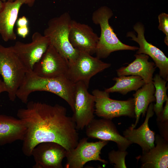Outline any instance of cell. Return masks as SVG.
<instances>
[{"label": "cell", "mask_w": 168, "mask_h": 168, "mask_svg": "<svg viewBox=\"0 0 168 168\" xmlns=\"http://www.w3.org/2000/svg\"><path fill=\"white\" fill-rule=\"evenodd\" d=\"M113 80L115 82L114 85L104 90L109 93L118 92L125 95L129 92L136 91L145 84L142 77L137 75L121 76Z\"/></svg>", "instance_id": "7402d4cb"}, {"label": "cell", "mask_w": 168, "mask_h": 168, "mask_svg": "<svg viewBox=\"0 0 168 168\" xmlns=\"http://www.w3.org/2000/svg\"><path fill=\"white\" fill-rule=\"evenodd\" d=\"M3 2L7 0L12 1L13 0H1ZM25 1V4L27 5L28 7H31L34 5L36 0H24Z\"/></svg>", "instance_id": "f546056e"}, {"label": "cell", "mask_w": 168, "mask_h": 168, "mask_svg": "<svg viewBox=\"0 0 168 168\" xmlns=\"http://www.w3.org/2000/svg\"><path fill=\"white\" fill-rule=\"evenodd\" d=\"M88 138L79 140L77 146L67 152L66 168H82L85 164L91 161H98L105 164L108 162L100 156L102 149L108 141L100 140L89 142Z\"/></svg>", "instance_id": "ba28073f"}, {"label": "cell", "mask_w": 168, "mask_h": 168, "mask_svg": "<svg viewBox=\"0 0 168 168\" xmlns=\"http://www.w3.org/2000/svg\"><path fill=\"white\" fill-rule=\"evenodd\" d=\"M75 87V83L66 75L53 78L43 77L35 74L32 70L28 69L16 96L22 102L26 104L32 93L36 91L50 92L64 100L73 112Z\"/></svg>", "instance_id": "7a4b0ae2"}, {"label": "cell", "mask_w": 168, "mask_h": 168, "mask_svg": "<svg viewBox=\"0 0 168 168\" xmlns=\"http://www.w3.org/2000/svg\"><path fill=\"white\" fill-rule=\"evenodd\" d=\"M28 24V20L25 16H23L19 18L17 21V25L18 27L27 26Z\"/></svg>", "instance_id": "83f0119b"}, {"label": "cell", "mask_w": 168, "mask_h": 168, "mask_svg": "<svg viewBox=\"0 0 168 168\" xmlns=\"http://www.w3.org/2000/svg\"><path fill=\"white\" fill-rule=\"evenodd\" d=\"M26 104L17 112L18 118L27 128L22 147L24 155L31 156L34 148L43 142L58 143L67 152L77 146L79 136L76 124L72 117L67 115L64 107L35 101Z\"/></svg>", "instance_id": "6da1fadb"}, {"label": "cell", "mask_w": 168, "mask_h": 168, "mask_svg": "<svg viewBox=\"0 0 168 168\" xmlns=\"http://www.w3.org/2000/svg\"><path fill=\"white\" fill-rule=\"evenodd\" d=\"M128 154V152L126 150H112L108 154L109 162L114 165L115 168H126L125 158Z\"/></svg>", "instance_id": "cb8c5ba5"}, {"label": "cell", "mask_w": 168, "mask_h": 168, "mask_svg": "<svg viewBox=\"0 0 168 168\" xmlns=\"http://www.w3.org/2000/svg\"><path fill=\"white\" fill-rule=\"evenodd\" d=\"M86 133L88 138L115 142L118 149L122 151H126L132 144L119 133L110 119L94 118L86 127Z\"/></svg>", "instance_id": "8fae6325"}, {"label": "cell", "mask_w": 168, "mask_h": 168, "mask_svg": "<svg viewBox=\"0 0 168 168\" xmlns=\"http://www.w3.org/2000/svg\"><path fill=\"white\" fill-rule=\"evenodd\" d=\"M155 90L152 82L145 83L133 94L136 120L134 124L131 126L133 128H135L141 115L145 117L149 104L156 101Z\"/></svg>", "instance_id": "44dd1931"}, {"label": "cell", "mask_w": 168, "mask_h": 168, "mask_svg": "<svg viewBox=\"0 0 168 168\" xmlns=\"http://www.w3.org/2000/svg\"><path fill=\"white\" fill-rule=\"evenodd\" d=\"M134 30L137 33L136 36L132 31L127 34V36L131 40L138 43L139 48L136 54H143L150 57L154 61L156 67L159 70V75L164 80L168 81V58L162 51L146 40L144 36L145 28L140 22H137L133 26Z\"/></svg>", "instance_id": "30bf717a"}, {"label": "cell", "mask_w": 168, "mask_h": 168, "mask_svg": "<svg viewBox=\"0 0 168 168\" xmlns=\"http://www.w3.org/2000/svg\"><path fill=\"white\" fill-rule=\"evenodd\" d=\"M27 131L25 123L18 118L0 114V145L23 141Z\"/></svg>", "instance_id": "d6986e66"}, {"label": "cell", "mask_w": 168, "mask_h": 168, "mask_svg": "<svg viewBox=\"0 0 168 168\" xmlns=\"http://www.w3.org/2000/svg\"><path fill=\"white\" fill-rule=\"evenodd\" d=\"M152 82L155 89L154 96L156 101L153 105V111L158 117L163 110L164 103L168 100L166 93L168 89V86H166L167 81L157 74L153 77Z\"/></svg>", "instance_id": "603a6c76"}, {"label": "cell", "mask_w": 168, "mask_h": 168, "mask_svg": "<svg viewBox=\"0 0 168 168\" xmlns=\"http://www.w3.org/2000/svg\"><path fill=\"white\" fill-rule=\"evenodd\" d=\"M3 5V2L1 0H0V10L2 8Z\"/></svg>", "instance_id": "4dcf8cb0"}, {"label": "cell", "mask_w": 168, "mask_h": 168, "mask_svg": "<svg viewBox=\"0 0 168 168\" xmlns=\"http://www.w3.org/2000/svg\"><path fill=\"white\" fill-rule=\"evenodd\" d=\"M0 95L2 92H7V89L3 80L0 77Z\"/></svg>", "instance_id": "f1b7e54d"}, {"label": "cell", "mask_w": 168, "mask_h": 168, "mask_svg": "<svg viewBox=\"0 0 168 168\" xmlns=\"http://www.w3.org/2000/svg\"><path fill=\"white\" fill-rule=\"evenodd\" d=\"M72 20L68 13H64L50 19L44 32V35L49 39L50 44L66 59L68 65L75 62L80 53L73 47L69 39Z\"/></svg>", "instance_id": "5b68a950"}, {"label": "cell", "mask_w": 168, "mask_h": 168, "mask_svg": "<svg viewBox=\"0 0 168 168\" xmlns=\"http://www.w3.org/2000/svg\"><path fill=\"white\" fill-rule=\"evenodd\" d=\"M28 70L12 46L6 47L0 44V75L11 101L16 99V92Z\"/></svg>", "instance_id": "277c9868"}, {"label": "cell", "mask_w": 168, "mask_h": 168, "mask_svg": "<svg viewBox=\"0 0 168 168\" xmlns=\"http://www.w3.org/2000/svg\"><path fill=\"white\" fill-rule=\"evenodd\" d=\"M50 44L49 39L38 32L32 35L31 42L16 41L12 46L14 51L28 69L32 70Z\"/></svg>", "instance_id": "7c38bea8"}, {"label": "cell", "mask_w": 168, "mask_h": 168, "mask_svg": "<svg viewBox=\"0 0 168 168\" xmlns=\"http://www.w3.org/2000/svg\"><path fill=\"white\" fill-rule=\"evenodd\" d=\"M92 94L95 97V114L102 118L112 119L122 116L135 118L133 98L120 100L110 98L109 93L98 89Z\"/></svg>", "instance_id": "8992f818"}, {"label": "cell", "mask_w": 168, "mask_h": 168, "mask_svg": "<svg viewBox=\"0 0 168 168\" xmlns=\"http://www.w3.org/2000/svg\"><path fill=\"white\" fill-rule=\"evenodd\" d=\"M68 66L66 59L50 44L32 70L42 77H56L66 76Z\"/></svg>", "instance_id": "5bb4252c"}, {"label": "cell", "mask_w": 168, "mask_h": 168, "mask_svg": "<svg viewBox=\"0 0 168 168\" xmlns=\"http://www.w3.org/2000/svg\"><path fill=\"white\" fill-rule=\"evenodd\" d=\"M113 13L111 9L103 6L95 11L92 14V20L95 24L100 25L101 33L99 37L95 53L99 59L105 58L114 51L129 50L135 51L138 47L126 44L119 39L109 23V19Z\"/></svg>", "instance_id": "3957f363"}, {"label": "cell", "mask_w": 168, "mask_h": 168, "mask_svg": "<svg viewBox=\"0 0 168 168\" xmlns=\"http://www.w3.org/2000/svg\"><path fill=\"white\" fill-rule=\"evenodd\" d=\"M25 3L24 0L3 2V7L0 10V35L4 41L16 40L14 26L20 10Z\"/></svg>", "instance_id": "e0dca14e"}, {"label": "cell", "mask_w": 168, "mask_h": 168, "mask_svg": "<svg viewBox=\"0 0 168 168\" xmlns=\"http://www.w3.org/2000/svg\"><path fill=\"white\" fill-rule=\"evenodd\" d=\"M16 31L17 34L23 38H25L29 33V30L27 26L18 27Z\"/></svg>", "instance_id": "4316f807"}, {"label": "cell", "mask_w": 168, "mask_h": 168, "mask_svg": "<svg viewBox=\"0 0 168 168\" xmlns=\"http://www.w3.org/2000/svg\"><path fill=\"white\" fill-rule=\"evenodd\" d=\"M134 56L135 58L133 61L116 70L118 77L137 75L142 77L145 83L152 82L156 68L154 63L149 61V56L145 54H136Z\"/></svg>", "instance_id": "ffe728a7"}, {"label": "cell", "mask_w": 168, "mask_h": 168, "mask_svg": "<svg viewBox=\"0 0 168 168\" xmlns=\"http://www.w3.org/2000/svg\"><path fill=\"white\" fill-rule=\"evenodd\" d=\"M111 65L88 53L80 52L75 62L69 65L66 76L74 83L82 82L88 88L91 78Z\"/></svg>", "instance_id": "52a82bcc"}, {"label": "cell", "mask_w": 168, "mask_h": 168, "mask_svg": "<svg viewBox=\"0 0 168 168\" xmlns=\"http://www.w3.org/2000/svg\"><path fill=\"white\" fill-rule=\"evenodd\" d=\"M67 151L60 144L53 142L40 143L33 149V168H63V161Z\"/></svg>", "instance_id": "4fadbf2b"}, {"label": "cell", "mask_w": 168, "mask_h": 168, "mask_svg": "<svg viewBox=\"0 0 168 168\" xmlns=\"http://www.w3.org/2000/svg\"><path fill=\"white\" fill-rule=\"evenodd\" d=\"M99 37L88 25L72 20L69 39L75 49L91 55L95 53Z\"/></svg>", "instance_id": "9a60e30c"}, {"label": "cell", "mask_w": 168, "mask_h": 168, "mask_svg": "<svg viewBox=\"0 0 168 168\" xmlns=\"http://www.w3.org/2000/svg\"><path fill=\"white\" fill-rule=\"evenodd\" d=\"M145 121L138 128L131 126L126 129L123 133L124 136L132 143L139 145L142 152H146L154 147L155 132L149 128L148 121L154 114L153 104H150L147 111Z\"/></svg>", "instance_id": "2e32d148"}, {"label": "cell", "mask_w": 168, "mask_h": 168, "mask_svg": "<svg viewBox=\"0 0 168 168\" xmlns=\"http://www.w3.org/2000/svg\"><path fill=\"white\" fill-rule=\"evenodd\" d=\"M156 145L136 158L141 162V168H167L168 167V141L161 135H155Z\"/></svg>", "instance_id": "ac0fdd59"}, {"label": "cell", "mask_w": 168, "mask_h": 168, "mask_svg": "<svg viewBox=\"0 0 168 168\" xmlns=\"http://www.w3.org/2000/svg\"><path fill=\"white\" fill-rule=\"evenodd\" d=\"M159 25L158 29L166 35L164 41L166 45L168 46V15L162 12L158 16Z\"/></svg>", "instance_id": "d4e9b609"}, {"label": "cell", "mask_w": 168, "mask_h": 168, "mask_svg": "<svg viewBox=\"0 0 168 168\" xmlns=\"http://www.w3.org/2000/svg\"><path fill=\"white\" fill-rule=\"evenodd\" d=\"M82 82L75 83L74 111L72 116L77 130H82L94 118L95 97Z\"/></svg>", "instance_id": "9c48e42d"}, {"label": "cell", "mask_w": 168, "mask_h": 168, "mask_svg": "<svg viewBox=\"0 0 168 168\" xmlns=\"http://www.w3.org/2000/svg\"><path fill=\"white\" fill-rule=\"evenodd\" d=\"M165 102V105L160 115L157 117V123L168 122V100Z\"/></svg>", "instance_id": "484cf974"}]
</instances>
